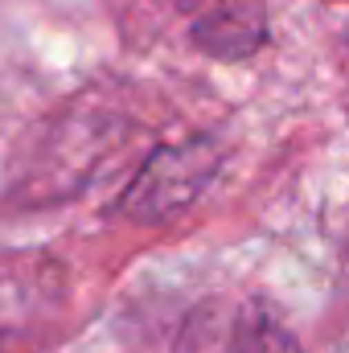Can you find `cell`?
<instances>
[{"mask_svg": "<svg viewBox=\"0 0 349 353\" xmlns=\"http://www.w3.org/2000/svg\"><path fill=\"white\" fill-rule=\"evenodd\" d=\"M230 341H235V353H304L300 341H296V333L283 325V316L267 300L235 304Z\"/></svg>", "mask_w": 349, "mask_h": 353, "instance_id": "obj_5", "label": "cell"}, {"mask_svg": "<svg viewBox=\"0 0 349 353\" xmlns=\"http://www.w3.org/2000/svg\"><path fill=\"white\" fill-rule=\"evenodd\" d=\"M329 4H337V0H329Z\"/></svg>", "mask_w": 349, "mask_h": 353, "instance_id": "obj_7", "label": "cell"}, {"mask_svg": "<svg viewBox=\"0 0 349 353\" xmlns=\"http://www.w3.org/2000/svg\"><path fill=\"white\" fill-rule=\"evenodd\" d=\"M70 312V271L50 251L0 255V353H50Z\"/></svg>", "mask_w": 349, "mask_h": 353, "instance_id": "obj_3", "label": "cell"}, {"mask_svg": "<svg viewBox=\"0 0 349 353\" xmlns=\"http://www.w3.org/2000/svg\"><path fill=\"white\" fill-rule=\"evenodd\" d=\"M222 161L226 144L218 132H193L185 140L157 144L111 201V214L132 226H169L197 205V197L222 173Z\"/></svg>", "mask_w": 349, "mask_h": 353, "instance_id": "obj_1", "label": "cell"}, {"mask_svg": "<svg viewBox=\"0 0 349 353\" xmlns=\"http://www.w3.org/2000/svg\"><path fill=\"white\" fill-rule=\"evenodd\" d=\"M123 140L119 119L94 107H74L58 119H50L33 148L25 152V161L17 165L21 181L12 185V193L25 201H62L74 197L83 185H90L103 161L111 157V148Z\"/></svg>", "mask_w": 349, "mask_h": 353, "instance_id": "obj_2", "label": "cell"}, {"mask_svg": "<svg viewBox=\"0 0 349 353\" xmlns=\"http://www.w3.org/2000/svg\"><path fill=\"white\" fill-rule=\"evenodd\" d=\"M235 304L230 300H201L177 333V353H235L230 341Z\"/></svg>", "mask_w": 349, "mask_h": 353, "instance_id": "obj_6", "label": "cell"}, {"mask_svg": "<svg viewBox=\"0 0 349 353\" xmlns=\"http://www.w3.org/2000/svg\"><path fill=\"white\" fill-rule=\"evenodd\" d=\"M189 46L214 62H251L271 41L267 0H173Z\"/></svg>", "mask_w": 349, "mask_h": 353, "instance_id": "obj_4", "label": "cell"}]
</instances>
